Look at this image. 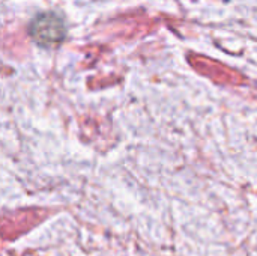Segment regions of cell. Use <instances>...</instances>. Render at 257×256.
I'll return each mask as SVG.
<instances>
[{"instance_id": "6da1fadb", "label": "cell", "mask_w": 257, "mask_h": 256, "mask_svg": "<svg viewBox=\"0 0 257 256\" xmlns=\"http://www.w3.org/2000/svg\"><path fill=\"white\" fill-rule=\"evenodd\" d=\"M27 32L36 45L42 48H54L65 41L66 24L59 14L47 11L32 18L27 26Z\"/></svg>"}]
</instances>
